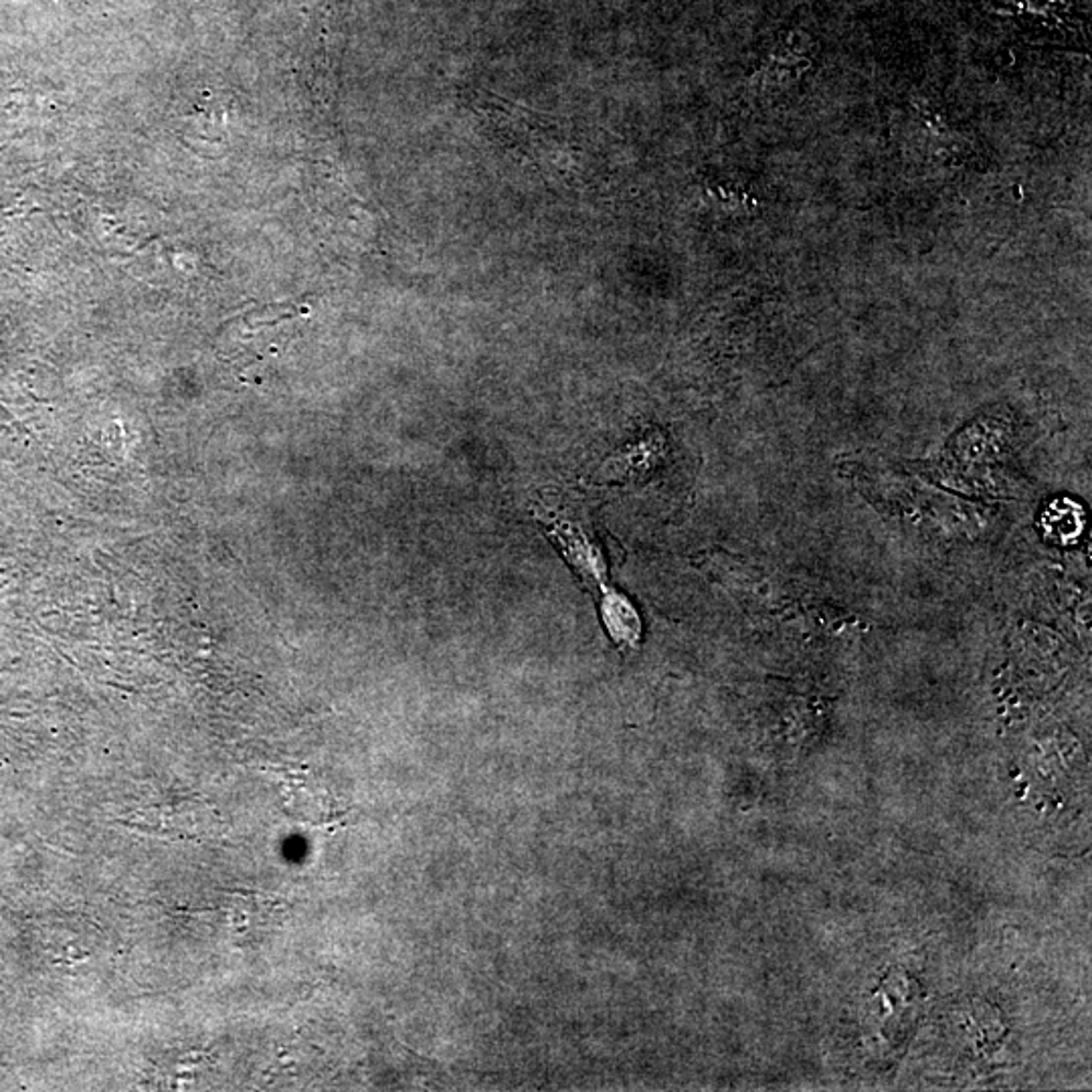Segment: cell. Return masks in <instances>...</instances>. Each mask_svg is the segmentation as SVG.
<instances>
[{
	"mask_svg": "<svg viewBox=\"0 0 1092 1092\" xmlns=\"http://www.w3.org/2000/svg\"><path fill=\"white\" fill-rule=\"evenodd\" d=\"M1046 533L1056 543H1070L1080 534L1082 516L1079 508L1070 502H1054L1044 519Z\"/></svg>",
	"mask_w": 1092,
	"mask_h": 1092,
	"instance_id": "obj_2",
	"label": "cell"
},
{
	"mask_svg": "<svg viewBox=\"0 0 1092 1092\" xmlns=\"http://www.w3.org/2000/svg\"><path fill=\"white\" fill-rule=\"evenodd\" d=\"M601 612L613 640L621 646L638 643L641 634L640 617L629 601L624 600L619 593H605Z\"/></svg>",
	"mask_w": 1092,
	"mask_h": 1092,
	"instance_id": "obj_1",
	"label": "cell"
}]
</instances>
